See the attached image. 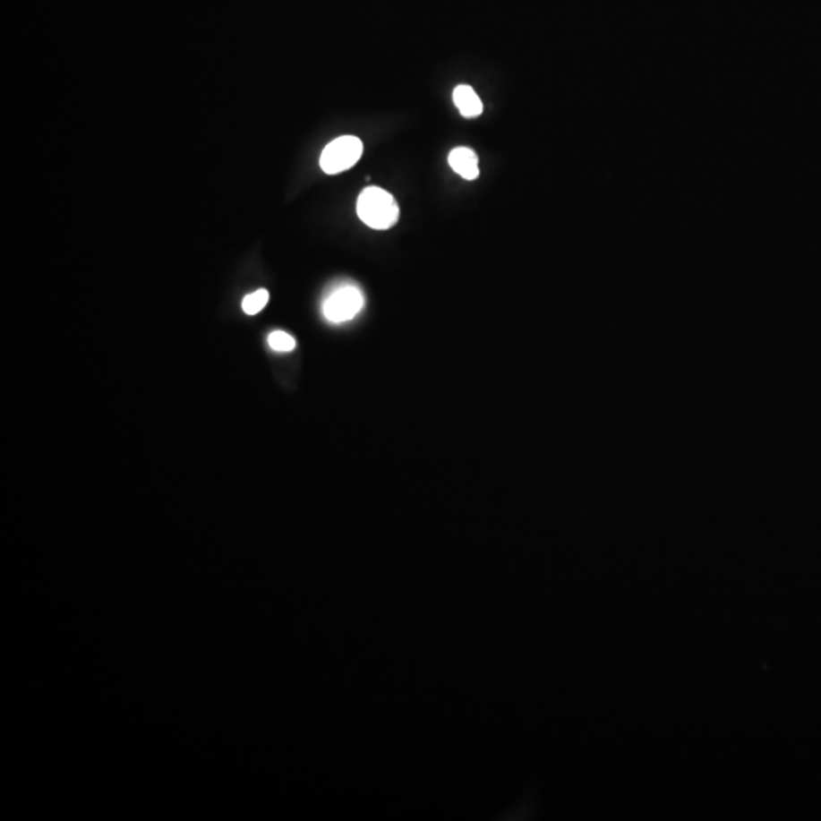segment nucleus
I'll use <instances>...</instances> for the list:
<instances>
[{"label":"nucleus","mask_w":821,"mask_h":821,"mask_svg":"<svg viewBox=\"0 0 821 821\" xmlns=\"http://www.w3.org/2000/svg\"><path fill=\"white\" fill-rule=\"evenodd\" d=\"M358 217L374 230H389L398 221V204L393 195L378 186L367 187L359 195Z\"/></svg>","instance_id":"nucleus-1"},{"label":"nucleus","mask_w":821,"mask_h":821,"mask_svg":"<svg viewBox=\"0 0 821 821\" xmlns=\"http://www.w3.org/2000/svg\"><path fill=\"white\" fill-rule=\"evenodd\" d=\"M365 298L358 286L344 283L333 287L323 302V315L329 323H346L363 309Z\"/></svg>","instance_id":"nucleus-2"},{"label":"nucleus","mask_w":821,"mask_h":821,"mask_svg":"<svg viewBox=\"0 0 821 821\" xmlns=\"http://www.w3.org/2000/svg\"><path fill=\"white\" fill-rule=\"evenodd\" d=\"M363 141L355 136L338 137L324 148L320 167L329 175L341 174L355 167L363 157Z\"/></svg>","instance_id":"nucleus-3"},{"label":"nucleus","mask_w":821,"mask_h":821,"mask_svg":"<svg viewBox=\"0 0 821 821\" xmlns=\"http://www.w3.org/2000/svg\"><path fill=\"white\" fill-rule=\"evenodd\" d=\"M449 165L466 180H476L479 175L478 156L470 148H455L449 154Z\"/></svg>","instance_id":"nucleus-4"},{"label":"nucleus","mask_w":821,"mask_h":821,"mask_svg":"<svg viewBox=\"0 0 821 821\" xmlns=\"http://www.w3.org/2000/svg\"><path fill=\"white\" fill-rule=\"evenodd\" d=\"M454 102L464 117H478L483 115L484 106L470 86H458L454 90Z\"/></svg>","instance_id":"nucleus-5"},{"label":"nucleus","mask_w":821,"mask_h":821,"mask_svg":"<svg viewBox=\"0 0 821 821\" xmlns=\"http://www.w3.org/2000/svg\"><path fill=\"white\" fill-rule=\"evenodd\" d=\"M268 300H269V294L267 289H257L256 293L250 294L244 298V312L248 315H256L267 306Z\"/></svg>","instance_id":"nucleus-6"},{"label":"nucleus","mask_w":821,"mask_h":821,"mask_svg":"<svg viewBox=\"0 0 821 821\" xmlns=\"http://www.w3.org/2000/svg\"><path fill=\"white\" fill-rule=\"evenodd\" d=\"M268 343H269V347L276 352H293L295 348V339L289 333L282 332V330L272 332L268 338Z\"/></svg>","instance_id":"nucleus-7"}]
</instances>
